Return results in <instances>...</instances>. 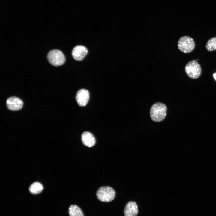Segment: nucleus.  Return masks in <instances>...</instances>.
Masks as SVG:
<instances>
[{
	"instance_id": "9",
	"label": "nucleus",
	"mask_w": 216,
	"mask_h": 216,
	"mask_svg": "<svg viewBox=\"0 0 216 216\" xmlns=\"http://www.w3.org/2000/svg\"><path fill=\"white\" fill-rule=\"evenodd\" d=\"M138 212L136 203L134 202L130 201L126 204L124 212L125 216H136Z\"/></svg>"
},
{
	"instance_id": "14",
	"label": "nucleus",
	"mask_w": 216,
	"mask_h": 216,
	"mask_svg": "<svg viewBox=\"0 0 216 216\" xmlns=\"http://www.w3.org/2000/svg\"><path fill=\"white\" fill-rule=\"evenodd\" d=\"M213 76L215 80H216V73L213 74Z\"/></svg>"
},
{
	"instance_id": "1",
	"label": "nucleus",
	"mask_w": 216,
	"mask_h": 216,
	"mask_svg": "<svg viewBox=\"0 0 216 216\" xmlns=\"http://www.w3.org/2000/svg\"><path fill=\"white\" fill-rule=\"evenodd\" d=\"M167 107L166 105L160 103H155L151 107L150 114L151 118L154 122L163 120L166 115Z\"/></svg>"
},
{
	"instance_id": "11",
	"label": "nucleus",
	"mask_w": 216,
	"mask_h": 216,
	"mask_svg": "<svg viewBox=\"0 0 216 216\" xmlns=\"http://www.w3.org/2000/svg\"><path fill=\"white\" fill-rule=\"evenodd\" d=\"M68 212L70 216H84L81 209L76 205H72L70 206Z\"/></svg>"
},
{
	"instance_id": "3",
	"label": "nucleus",
	"mask_w": 216,
	"mask_h": 216,
	"mask_svg": "<svg viewBox=\"0 0 216 216\" xmlns=\"http://www.w3.org/2000/svg\"><path fill=\"white\" fill-rule=\"evenodd\" d=\"M49 63L54 66L62 65L65 61L64 55L62 52L58 50H53L50 51L47 55Z\"/></svg>"
},
{
	"instance_id": "5",
	"label": "nucleus",
	"mask_w": 216,
	"mask_h": 216,
	"mask_svg": "<svg viewBox=\"0 0 216 216\" xmlns=\"http://www.w3.org/2000/svg\"><path fill=\"white\" fill-rule=\"evenodd\" d=\"M195 44L193 39L188 36H184L181 38L178 43V49L185 53L191 52L195 47Z\"/></svg>"
},
{
	"instance_id": "12",
	"label": "nucleus",
	"mask_w": 216,
	"mask_h": 216,
	"mask_svg": "<svg viewBox=\"0 0 216 216\" xmlns=\"http://www.w3.org/2000/svg\"><path fill=\"white\" fill-rule=\"evenodd\" d=\"M43 187L39 182L33 183L29 187V190L32 194H36L40 193L43 190Z\"/></svg>"
},
{
	"instance_id": "7",
	"label": "nucleus",
	"mask_w": 216,
	"mask_h": 216,
	"mask_svg": "<svg viewBox=\"0 0 216 216\" xmlns=\"http://www.w3.org/2000/svg\"><path fill=\"white\" fill-rule=\"evenodd\" d=\"M88 52V50L85 46L82 45H78L73 48L72 54L74 59L80 61L83 59Z\"/></svg>"
},
{
	"instance_id": "2",
	"label": "nucleus",
	"mask_w": 216,
	"mask_h": 216,
	"mask_svg": "<svg viewBox=\"0 0 216 216\" xmlns=\"http://www.w3.org/2000/svg\"><path fill=\"white\" fill-rule=\"evenodd\" d=\"M116 193L112 188L103 186L99 188L96 193V196L100 201L105 202H110L115 198Z\"/></svg>"
},
{
	"instance_id": "8",
	"label": "nucleus",
	"mask_w": 216,
	"mask_h": 216,
	"mask_svg": "<svg viewBox=\"0 0 216 216\" xmlns=\"http://www.w3.org/2000/svg\"><path fill=\"white\" fill-rule=\"evenodd\" d=\"M89 98V94L88 91L84 89L79 90L76 97L77 102L80 106H86L88 101Z\"/></svg>"
},
{
	"instance_id": "4",
	"label": "nucleus",
	"mask_w": 216,
	"mask_h": 216,
	"mask_svg": "<svg viewBox=\"0 0 216 216\" xmlns=\"http://www.w3.org/2000/svg\"><path fill=\"white\" fill-rule=\"evenodd\" d=\"M197 60H193L187 64L185 67L186 73L190 78L196 79L199 78L202 72V69Z\"/></svg>"
},
{
	"instance_id": "10",
	"label": "nucleus",
	"mask_w": 216,
	"mask_h": 216,
	"mask_svg": "<svg viewBox=\"0 0 216 216\" xmlns=\"http://www.w3.org/2000/svg\"><path fill=\"white\" fill-rule=\"evenodd\" d=\"M81 139L83 144L88 147L93 146L96 143L94 136L89 132H83L81 135Z\"/></svg>"
},
{
	"instance_id": "13",
	"label": "nucleus",
	"mask_w": 216,
	"mask_h": 216,
	"mask_svg": "<svg viewBox=\"0 0 216 216\" xmlns=\"http://www.w3.org/2000/svg\"><path fill=\"white\" fill-rule=\"evenodd\" d=\"M206 48L210 52L216 50V36L210 38L206 45Z\"/></svg>"
},
{
	"instance_id": "6",
	"label": "nucleus",
	"mask_w": 216,
	"mask_h": 216,
	"mask_svg": "<svg viewBox=\"0 0 216 216\" xmlns=\"http://www.w3.org/2000/svg\"><path fill=\"white\" fill-rule=\"evenodd\" d=\"M6 104L9 109L13 111H16L22 108L23 102L21 99L17 97H11L7 99Z\"/></svg>"
}]
</instances>
